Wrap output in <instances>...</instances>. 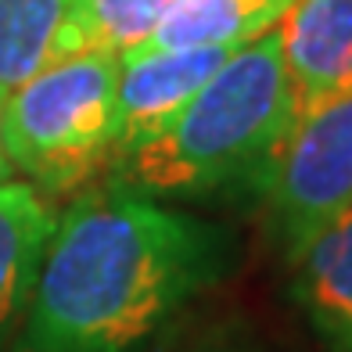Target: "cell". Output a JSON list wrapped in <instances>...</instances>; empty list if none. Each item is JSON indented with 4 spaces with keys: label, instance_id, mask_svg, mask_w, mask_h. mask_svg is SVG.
Returning a JSON list of instances; mask_svg holds the SVG:
<instances>
[{
    "label": "cell",
    "instance_id": "obj_1",
    "mask_svg": "<svg viewBox=\"0 0 352 352\" xmlns=\"http://www.w3.org/2000/svg\"><path fill=\"white\" fill-rule=\"evenodd\" d=\"M223 266V234L155 198L104 187L47 241L22 352H137Z\"/></svg>",
    "mask_w": 352,
    "mask_h": 352
},
{
    "label": "cell",
    "instance_id": "obj_2",
    "mask_svg": "<svg viewBox=\"0 0 352 352\" xmlns=\"http://www.w3.org/2000/svg\"><path fill=\"white\" fill-rule=\"evenodd\" d=\"M287 130V76L277 22L252 36L176 116L111 158V184L140 198H195L263 169Z\"/></svg>",
    "mask_w": 352,
    "mask_h": 352
},
{
    "label": "cell",
    "instance_id": "obj_3",
    "mask_svg": "<svg viewBox=\"0 0 352 352\" xmlns=\"http://www.w3.org/2000/svg\"><path fill=\"white\" fill-rule=\"evenodd\" d=\"M119 54L83 51L47 61L4 104V148L40 195H69L116 155Z\"/></svg>",
    "mask_w": 352,
    "mask_h": 352
},
{
    "label": "cell",
    "instance_id": "obj_4",
    "mask_svg": "<svg viewBox=\"0 0 352 352\" xmlns=\"http://www.w3.org/2000/svg\"><path fill=\"white\" fill-rule=\"evenodd\" d=\"M284 252L352 201V79L287 122L255 173Z\"/></svg>",
    "mask_w": 352,
    "mask_h": 352
},
{
    "label": "cell",
    "instance_id": "obj_5",
    "mask_svg": "<svg viewBox=\"0 0 352 352\" xmlns=\"http://www.w3.org/2000/svg\"><path fill=\"white\" fill-rule=\"evenodd\" d=\"M237 47L234 43H212V47H173V51L137 47V51L119 54L116 155L137 148L158 126H166L216 76V69Z\"/></svg>",
    "mask_w": 352,
    "mask_h": 352
},
{
    "label": "cell",
    "instance_id": "obj_6",
    "mask_svg": "<svg viewBox=\"0 0 352 352\" xmlns=\"http://www.w3.org/2000/svg\"><path fill=\"white\" fill-rule=\"evenodd\" d=\"M287 122L352 79V0H292L277 19Z\"/></svg>",
    "mask_w": 352,
    "mask_h": 352
},
{
    "label": "cell",
    "instance_id": "obj_7",
    "mask_svg": "<svg viewBox=\"0 0 352 352\" xmlns=\"http://www.w3.org/2000/svg\"><path fill=\"white\" fill-rule=\"evenodd\" d=\"M295 302L331 352H352V201L287 252Z\"/></svg>",
    "mask_w": 352,
    "mask_h": 352
},
{
    "label": "cell",
    "instance_id": "obj_8",
    "mask_svg": "<svg viewBox=\"0 0 352 352\" xmlns=\"http://www.w3.org/2000/svg\"><path fill=\"white\" fill-rule=\"evenodd\" d=\"M54 223L51 201L33 184H0V345L25 320Z\"/></svg>",
    "mask_w": 352,
    "mask_h": 352
},
{
    "label": "cell",
    "instance_id": "obj_9",
    "mask_svg": "<svg viewBox=\"0 0 352 352\" xmlns=\"http://www.w3.org/2000/svg\"><path fill=\"white\" fill-rule=\"evenodd\" d=\"M287 4L292 0H176L140 47H237L274 25Z\"/></svg>",
    "mask_w": 352,
    "mask_h": 352
},
{
    "label": "cell",
    "instance_id": "obj_10",
    "mask_svg": "<svg viewBox=\"0 0 352 352\" xmlns=\"http://www.w3.org/2000/svg\"><path fill=\"white\" fill-rule=\"evenodd\" d=\"M173 4L176 0H72L47 61L83 51H137Z\"/></svg>",
    "mask_w": 352,
    "mask_h": 352
},
{
    "label": "cell",
    "instance_id": "obj_11",
    "mask_svg": "<svg viewBox=\"0 0 352 352\" xmlns=\"http://www.w3.org/2000/svg\"><path fill=\"white\" fill-rule=\"evenodd\" d=\"M72 0H0V90L47 65Z\"/></svg>",
    "mask_w": 352,
    "mask_h": 352
},
{
    "label": "cell",
    "instance_id": "obj_12",
    "mask_svg": "<svg viewBox=\"0 0 352 352\" xmlns=\"http://www.w3.org/2000/svg\"><path fill=\"white\" fill-rule=\"evenodd\" d=\"M4 104H8V90H0V184L19 176L11 166V158H8V148H4Z\"/></svg>",
    "mask_w": 352,
    "mask_h": 352
}]
</instances>
